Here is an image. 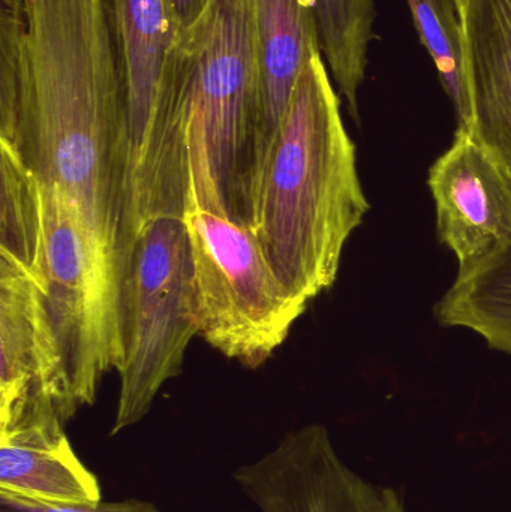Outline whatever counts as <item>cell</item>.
<instances>
[{
  "instance_id": "obj_1",
  "label": "cell",
  "mask_w": 511,
  "mask_h": 512,
  "mask_svg": "<svg viewBox=\"0 0 511 512\" xmlns=\"http://www.w3.org/2000/svg\"><path fill=\"white\" fill-rule=\"evenodd\" d=\"M0 143L77 206L116 295L125 96L113 0H0Z\"/></svg>"
},
{
  "instance_id": "obj_2",
  "label": "cell",
  "mask_w": 511,
  "mask_h": 512,
  "mask_svg": "<svg viewBox=\"0 0 511 512\" xmlns=\"http://www.w3.org/2000/svg\"><path fill=\"white\" fill-rule=\"evenodd\" d=\"M252 0H206L177 30L140 191L254 228L264 168Z\"/></svg>"
},
{
  "instance_id": "obj_3",
  "label": "cell",
  "mask_w": 511,
  "mask_h": 512,
  "mask_svg": "<svg viewBox=\"0 0 511 512\" xmlns=\"http://www.w3.org/2000/svg\"><path fill=\"white\" fill-rule=\"evenodd\" d=\"M369 209L341 98L315 51L267 153L252 231L282 282L311 301L336 282Z\"/></svg>"
},
{
  "instance_id": "obj_4",
  "label": "cell",
  "mask_w": 511,
  "mask_h": 512,
  "mask_svg": "<svg viewBox=\"0 0 511 512\" xmlns=\"http://www.w3.org/2000/svg\"><path fill=\"white\" fill-rule=\"evenodd\" d=\"M198 336L191 243L183 218L153 219L129 251L119 291V402L111 436L140 423L182 373Z\"/></svg>"
},
{
  "instance_id": "obj_5",
  "label": "cell",
  "mask_w": 511,
  "mask_h": 512,
  "mask_svg": "<svg viewBox=\"0 0 511 512\" xmlns=\"http://www.w3.org/2000/svg\"><path fill=\"white\" fill-rule=\"evenodd\" d=\"M198 336L249 369L285 342L309 301L273 270L251 228L188 201Z\"/></svg>"
},
{
  "instance_id": "obj_6",
  "label": "cell",
  "mask_w": 511,
  "mask_h": 512,
  "mask_svg": "<svg viewBox=\"0 0 511 512\" xmlns=\"http://www.w3.org/2000/svg\"><path fill=\"white\" fill-rule=\"evenodd\" d=\"M39 183L42 239L35 277L75 397L90 406L105 373L122 360L110 268L77 206L56 185Z\"/></svg>"
},
{
  "instance_id": "obj_7",
  "label": "cell",
  "mask_w": 511,
  "mask_h": 512,
  "mask_svg": "<svg viewBox=\"0 0 511 512\" xmlns=\"http://www.w3.org/2000/svg\"><path fill=\"white\" fill-rule=\"evenodd\" d=\"M80 408L35 274L0 261V433L65 427Z\"/></svg>"
},
{
  "instance_id": "obj_8",
  "label": "cell",
  "mask_w": 511,
  "mask_h": 512,
  "mask_svg": "<svg viewBox=\"0 0 511 512\" xmlns=\"http://www.w3.org/2000/svg\"><path fill=\"white\" fill-rule=\"evenodd\" d=\"M233 478L260 512H407L395 490L368 483L342 462L321 424L288 432Z\"/></svg>"
},
{
  "instance_id": "obj_9",
  "label": "cell",
  "mask_w": 511,
  "mask_h": 512,
  "mask_svg": "<svg viewBox=\"0 0 511 512\" xmlns=\"http://www.w3.org/2000/svg\"><path fill=\"white\" fill-rule=\"evenodd\" d=\"M441 245L467 267L511 246V173L473 131L456 128L429 168Z\"/></svg>"
},
{
  "instance_id": "obj_10",
  "label": "cell",
  "mask_w": 511,
  "mask_h": 512,
  "mask_svg": "<svg viewBox=\"0 0 511 512\" xmlns=\"http://www.w3.org/2000/svg\"><path fill=\"white\" fill-rule=\"evenodd\" d=\"M113 12L125 96L123 206L146 164L162 77L180 26L168 0H113Z\"/></svg>"
},
{
  "instance_id": "obj_11",
  "label": "cell",
  "mask_w": 511,
  "mask_h": 512,
  "mask_svg": "<svg viewBox=\"0 0 511 512\" xmlns=\"http://www.w3.org/2000/svg\"><path fill=\"white\" fill-rule=\"evenodd\" d=\"M458 15L471 131L511 173V0H465Z\"/></svg>"
},
{
  "instance_id": "obj_12",
  "label": "cell",
  "mask_w": 511,
  "mask_h": 512,
  "mask_svg": "<svg viewBox=\"0 0 511 512\" xmlns=\"http://www.w3.org/2000/svg\"><path fill=\"white\" fill-rule=\"evenodd\" d=\"M0 493L44 507L102 502L98 478L78 459L60 426L0 433Z\"/></svg>"
},
{
  "instance_id": "obj_13",
  "label": "cell",
  "mask_w": 511,
  "mask_h": 512,
  "mask_svg": "<svg viewBox=\"0 0 511 512\" xmlns=\"http://www.w3.org/2000/svg\"><path fill=\"white\" fill-rule=\"evenodd\" d=\"M264 155L309 57L321 51L314 0H252ZM266 162V159H264Z\"/></svg>"
},
{
  "instance_id": "obj_14",
  "label": "cell",
  "mask_w": 511,
  "mask_h": 512,
  "mask_svg": "<svg viewBox=\"0 0 511 512\" xmlns=\"http://www.w3.org/2000/svg\"><path fill=\"white\" fill-rule=\"evenodd\" d=\"M434 316L443 327L473 331L489 348L511 355V246L458 268Z\"/></svg>"
},
{
  "instance_id": "obj_15",
  "label": "cell",
  "mask_w": 511,
  "mask_h": 512,
  "mask_svg": "<svg viewBox=\"0 0 511 512\" xmlns=\"http://www.w3.org/2000/svg\"><path fill=\"white\" fill-rule=\"evenodd\" d=\"M321 53L351 119L360 125L359 90L374 39V0H314Z\"/></svg>"
},
{
  "instance_id": "obj_16",
  "label": "cell",
  "mask_w": 511,
  "mask_h": 512,
  "mask_svg": "<svg viewBox=\"0 0 511 512\" xmlns=\"http://www.w3.org/2000/svg\"><path fill=\"white\" fill-rule=\"evenodd\" d=\"M41 239V183L14 147L0 143V261L35 274Z\"/></svg>"
},
{
  "instance_id": "obj_17",
  "label": "cell",
  "mask_w": 511,
  "mask_h": 512,
  "mask_svg": "<svg viewBox=\"0 0 511 512\" xmlns=\"http://www.w3.org/2000/svg\"><path fill=\"white\" fill-rule=\"evenodd\" d=\"M420 41L434 60L455 108L458 128L471 131L473 113L462 74L461 24L453 0H407Z\"/></svg>"
},
{
  "instance_id": "obj_18",
  "label": "cell",
  "mask_w": 511,
  "mask_h": 512,
  "mask_svg": "<svg viewBox=\"0 0 511 512\" xmlns=\"http://www.w3.org/2000/svg\"><path fill=\"white\" fill-rule=\"evenodd\" d=\"M0 512H162L155 505L141 501L99 502L84 507H44L29 504L14 496L0 493Z\"/></svg>"
},
{
  "instance_id": "obj_19",
  "label": "cell",
  "mask_w": 511,
  "mask_h": 512,
  "mask_svg": "<svg viewBox=\"0 0 511 512\" xmlns=\"http://www.w3.org/2000/svg\"><path fill=\"white\" fill-rule=\"evenodd\" d=\"M206 0H168L171 9H173L174 17L180 27L191 23L203 8Z\"/></svg>"
},
{
  "instance_id": "obj_20",
  "label": "cell",
  "mask_w": 511,
  "mask_h": 512,
  "mask_svg": "<svg viewBox=\"0 0 511 512\" xmlns=\"http://www.w3.org/2000/svg\"><path fill=\"white\" fill-rule=\"evenodd\" d=\"M453 3H455L456 11H459L464 6L465 0H453Z\"/></svg>"
}]
</instances>
